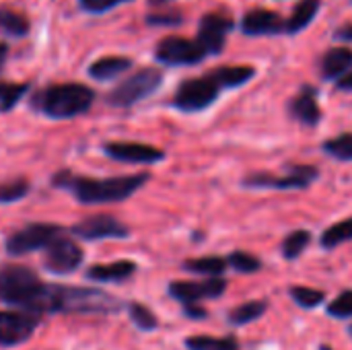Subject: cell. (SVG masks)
Returning <instances> with one entry per match:
<instances>
[{"label":"cell","instance_id":"cell-1","mask_svg":"<svg viewBox=\"0 0 352 350\" xmlns=\"http://www.w3.org/2000/svg\"><path fill=\"white\" fill-rule=\"evenodd\" d=\"M0 301L27 311H58V287L43 285L25 266L0 268Z\"/></svg>","mask_w":352,"mask_h":350},{"label":"cell","instance_id":"cell-2","mask_svg":"<svg viewBox=\"0 0 352 350\" xmlns=\"http://www.w3.org/2000/svg\"><path fill=\"white\" fill-rule=\"evenodd\" d=\"M148 175H128V177H111V179H89V177H74L70 173H62L56 177V186L70 190L80 202L85 204H103V202H120L132 196Z\"/></svg>","mask_w":352,"mask_h":350},{"label":"cell","instance_id":"cell-3","mask_svg":"<svg viewBox=\"0 0 352 350\" xmlns=\"http://www.w3.org/2000/svg\"><path fill=\"white\" fill-rule=\"evenodd\" d=\"M93 91L85 85H56L35 97L37 107L50 118H72L87 111L93 103Z\"/></svg>","mask_w":352,"mask_h":350},{"label":"cell","instance_id":"cell-4","mask_svg":"<svg viewBox=\"0 0 352 350\" xmlns=\"http://www.w3.org/2000/svg\"><path fill=\"white\" fill-rule=\"evenodd\" d=\"M161 78H163L161 70L142 68L109 93V103H113L118 107L134 105L136 101H140L146 95H151L153 91H157V87L161 85Z\"/></svg>","mask_w":352,"mask_h":350},{"label":"cell","instance_id":"cell-5","mask_svg":"<svg viewBox=\"0 0 352 350\" xmlns=\"http://www.w3.org/2000/svg\"><path fill=\"white\" fill-rule=\"evenodd\" d=\"M219 91H221V87L212 80L210 74H206L202 78H190L179 85L173 103L182 111H200L217 99Z\"/></svg>","mask_w":352,"mask_h":350},{"label":"cell","instance_id":"cell-6","mask_svg":"<svg viewBox=\"0 0 352 350\" xmlns=\"http://www.w3.org/2000/svg\"><path fill=\"white\" fill-rule=\"evenodd\" d=\"M60 227L56 225H45V223H37V225H27L25 229L12 233L6 241V252L10 256H23L41 248H47L58 235H60Z\"/></svg>","mask_w":352,"mask_h":350},{"label":"cell","instance_id":"cell-7","mask_svg":"<svg viewBox=\"0 0 352 350\" xmlns=\"http://www.w3.org/2000/svg\"><path fill=\"white\" fill-rule=\"evenodd\" d=\"M318 177V169L311 165H295L287 175H272V173H254L245 177L248 188H272V190H293L305 188Z\"/></svg>","mask_w":352,"mask_h":350},{"label":"cell","instance_id":"cell-8","mask_svg":"<svg viewBox=\"0 0 352 350\" xmlns=\"http://www.w3.org/2000/svg\"><path fill=\"white\" fill-rule=\"evenodd\" d=\"M82 262V250L66 239V237H56L47 248H45V268L52 272V274H68V272H74Z\"/></svg>","mask_w":352,"mask_h":350},{"label":"cell","instance_id":"cell-9","mask_svg":"<svg viewBox=\"0 0 352 350\" xmlns=\"http://www.w3.org/2000/svg\"><path fill=\"white\" fill-rule=\"evenodd\" d=\"M206 56L204 47L192 39H184V37H165L159 45H157V60L163 64H196Z\"/></svg>","mask_w":352,"mask_h":350},{"label":"cell","instance_id":"cell-10","mask_svg":"<svg viewBox=\"0 0 352 350\" xmlns=\"http://www.w3.org/2000/svg\"><path fill=\"white\" fill-rule=\"evenodd\" d=\"M39 320L31 314L0 311V347H14L27 342L37 330Z\"/></svg>","mask_w":352,"mask_h":350},{"label":"cell","instance_id":"cell-11","mask_svg":"<svg viewBox=\"0 0 352 350\" xmlns=\"http://www.w3.org/2000/svg\"><path fill=\"white\" fill-rule=\"evenodd\" d=\"M233 29V21L219 12H210L202 17L198 29V43L204 47L206 54H219L225 47L227 33Z\"/></svg>","mask_w":352,"mask_h":350},{"label":"cell","instance_id":"cell-12","mask_svg":"<svg viewBox=\"0 0 352 350\" xmlns=\"http://www.w3.org/2000/svg\"><path fill=\"white\" fill-rule=\"evenodd\" d=\"M72 233L82 237V239H89V241H95V239H109V237H128V229L126 225H122L118 219L109 217V215H95V217H89L80 223H76L72 227Z\"/></svg>","mask_w":352,"mask_h":350},{"label":"cell","instance_id":"cell-13","mask_svg":"<svg viewBox=\"0 0 352 350\" xmlns=\"http://www.w3.org/2000/svg\"><path fill=\"white\" fill-rule=\"evenodd\" d=\"M227 289V283L223 278H208L202 283H171L169 285V295L175 297L182 303H194L200 299H214L221 297Z\"/></svg>","mask_w":352,"mask_h":350},{"label":"cell","instance_id":"cell-14","mask_svg":"<svg viewBox=\"0 0 352 350\" xmlns=\"http://www.w3.org/2000/svg\"><path fill=\"white\" fill-rule=\"evenodd\" d=\"M105 153L126 163H155L165 157L163 151L140 142H109L105 144Z\"/></svg>","mask_w":352,"mask_h":350},{"label":"cell","instance_id":"cell-15","mask_svg":"<svg viewBox=\"0 0 352 350\" xmlns=\"http://www.w3.org/2000/svg\"><path fill=\"white\" fill-rule=\"evenodd\" d=\"M241 29L248 35H268V33H278L285 31V23L280 19V14L266 10V8H256L250 10L243 21H241Z\"/></svg>","mask_w":352,"mask_h":350},{"label":"cell","instance_id":"cell-16","mask_svg":"<svg viewBox=\"0 0 352 350\" xmlns=\"http://www.w3.org/2000/svg\"><path fill=\"white\" fill-rule=\"evenodd\" d=\"M291 113L307 124V126H316L320 120H322V111L318 107V101H316V91L311 87H305L291 103Z\"/></svg>","mask_w":352,"mask_h":350},{"label":"cell","instance_id":"cell-17","mask_svg":"<svg viewBox=\"0 0 352 350\" xmlns=\"http://www.w3.org/2000/svg\"><path fill=\"white\" fill-rule=\"evenodd\" d=\"M136 272V264L122 260V262H113V264H101V266H93L89 268L87 276L99 283H120L130 278Z\"/></svg>","mask_w":352,"mask_h":350},{"label":"cell","instance_id":"cell-18","mask_svg":"<svg viewBox=\"0 0 352 350\" xmlns=\"http://www.w3.org/2000/svg\"><path fill=\"white\" fill-rule=\"evenodd\" d=\"M352 68V50L349 47H332L322 58V74L326 78H336Z\"/></svg>","mask_w":352,"mask_h":350},{"label":"cell","instance_id":"cell-19","mask_svg":"<svg viewBox=\"0 0 352 350\" xmlns=\"http://www.w3.org/2000/svg\"><path fill=\"white\" fill-rule=\"evenodd\" d=\"M254 74H256V70H254L252 66H221V68H217V70L210 72L212 80H214L221 89L241 87V85L248 83Z\"/></svg>","mask_w":352,"mask_h":350},{"label":"cell","instance_id":"cell-20","mask_svg":"<svg viewBox=\"0 0 352 350\" xmlns=\"http://www.w3.org/2000/svg\"><path fill=\"white\" fill-rule=\"evenodd\" d=\"M318 10H320V0H303V2H299L295 6V10H293L291 19H287L285 31L293 35V33L305 29L311 23V19L316 17Z\"/></svg>","mask_w":352,"mask_h":350},{"label":"cell","instance_id":"cell-21","mask_svg":"<svg viewBox=\"0 0 352 350\" xmlns=\"http://www.w3.org/2000/svg\"><path fill=\"white\" fill-rule=\"evenodd\" d=\"M130 68V60L128 58H120V56H107L97 60L91 66V76L99 78V80H109L118 74H122L124 70Z\"/></svg>","mask_w":352,"mask_h":350},{"label":"cell","instance_id":"cell-22","mask_svg":"<svg viewBox=\"0 0 352 350\" xmlns=\"http://www.w3.org/2000/svg\"><path fill=\"white\" fill-rule=\"evenodd\" d=\"M264 314H266V303L264 301H250V303H243V305L235 307L229 314V322L235 324V326H245V324L262 318Z\"/></svg>","mask_w":352,"mask_h":350},{"label":"cell","instance_id":"cell-23","mask_svg":"<svg viewBox=\"0 0 352 350\" xmlns=\"http://www.w3.org/2000/svg\"><path fill=\"white\" fill-rule=\"evenodd\" d=\"M186 270L196 272V274H208V276H219L227 268V260L210 256V258H198V260H188L184 264Z\"/></svg>","mask_w":352,"mask_h":350},{"label":"cell","instance_id":"cell-24","mask_svg":"<svg viewBox=\"0 0 352 350\" xmlns=\"http://www.w3.org/2000/svg\"><path fill=\"white\" fill-rule=\"evenodd\" d=\"M352 239V217L346 221H340L336 225H332L324 235H322V245L332 250L340 243H346Z\"/></svg>","mask_w":352,"mask_h":350},{"label":"cell","instance_id":"cell-25","mask_svg":"<svg viewBox=\"0 0 352 350\" xmlns=\"http://www.w3.org/2000/svg\"><path fill=\"white\" fill-rule=\"evenodd\" d=\"M190 350H239L233 338H212V336H192L186 340Z\"/></svg>","mask_w":352,"mask_h":350},{"label":"cell","instance_id":"cell-26","mask_svg":"<svg viewBox=\"0 0 352 350\" xmlns=\"http://www.w3.org/2000/svg\"><path fill=\"white\" fill-rule=\"evenodd\" d=\"M0 29L6 31L8 35H25L29 31V23L25 21L23 14L14 12V10H8V8H0Z\"/></svg>","mask_w":352,"mask_h":350},{"label":"cell","instance_id":"cell-27","mask_svg":"<svg viewBox=\"0 0 352 350\" xmlns=\"http://www.w3.org/2000/svg\"><path fill=\"white\" fill-rule=\"evenodd\" d=\"M324 151L330 157H336L340 161H352V132L340 134L324 144Z\"/></svg>","mask_w":352,"mask_h":350},{"label":"cell","instance_id":"cell-28","mask_svg":"<svg viewBox=\"0 0 352 350\" xmlns=\"http://www.w3.org/2000/svg\"><path fill=\"white\" fill-rule=\"evenodd\" d=\"M309 241H311L309 231H295V233H291V235L285 239V243H283V254H285V258H287V260L299 258V256L303 254V250L309 245Z\"/></svg>","mask_w":352,"mask_h":350},{"label":"cell","instance_id":"cell-29","mask_svg":"<svg viewBox=\"0 0 352 350\" xmlns=\"http://www.w3.org/2000/svg\"><path fill=\"white\" fill-rule=\"evenodd\" d=\"M25 93H27V85L0 83V111L12 109Z\"/></svg>","mask_w":352,"mask_h":350},{"label":"cell","instance_id":"cell-30","mask_svg":"<svg viewBox=\"0 0 352 350\" xmlns=\"http://www.w3.org/2000/svg\"><path fill=\"white\" fill-rule=\"evenodd\" d=\"M291 297L305 309H314L316 305H320L324 301V293L316 291V289H307V287H293L291 289Z\"/></svg>","mask_w":352,"mask_h":350},{"label":"cell","instance_id":"cell-31","mask_svg":"<svg viewBox=\"0 0 352 350\" xmlns=\"http://www.w3.org/2000/svg\"><path fill=\"white\" fill-rule=\"evenodd\" d=\"M130 318H132V322H134L140 330H155V328L159 326L155 314H153L151 309H146L144 305H140V303H132V305H130Z\"/></svg>","mask_w":352,"mask_h":350},{"label":"cell","instance_id":"cell-32","mask_svg":"<svg viewBox=\"0 0 352 350\" xmlns=\"http://www.w3.org/2000/svg\"><path fill=\"white\" fill-rule=\"evenodd\" d=\"M229 264L235 268V270H239V272H245V274H250V272H256V270H260V260L256 258V256H250V254H245V252H235V254H231L229 256Z\"/></svg>","mask_w":352,"mask_h":350},{"label":"cell","instance_id":"cell-33","mask_svg":"<svg viewBox=\"0 0 352 350\" xmlns=\"http://www.w3.org/2000/svg\"><path fill=\"white\" fill-rule=\"evenodd\" d=\"M27 192H29V184L23 182V179L2 184V186H0V202H16V200H21Z\"/></svg>","mask_w":352,"mask_h":350},{"label":"cell","instance_id":"cell-34","mask_svg":"<svg viewBox=\"0 0 352 350\" xmlns=\"http://www.w3.org/2000/svg\"><path fill=\"white\" fill-rule=\"evenodd\" d=\"M328 314L334 318H352V291H344L328 307Z\"/></svg>","mask_w":352,"mask_h":350},{"label":"cell","instance_id":"cell-35","mask_svg":"<svg viewBox=\"0 0 352 350\" xmlns=\"http://www.w3.org/2000/svg\"><path fill=\"white\" fill-rule=\"evenodd\" d=\"M120 2H126V0H80L82 8H85V10H91V12L109 10V8H113L116 4H120Z\"/></svg>","mask_w":352,"mask_h":350},{"label":"cell","instance_id":"cell-36","mask_svg":"<svg viewBox=\"0 0 352 350\" xmlns=\"http://www.w3.org/2000/svg\"><path fill=\"white\" fill-rule=\"evenodd\" d=\"M186 316H190V318H206V311L192 305V303H186Z\"/></svg>","mask_w":352,"mask_h":350},{"label":"cell","instance_id":"cell-37","mask_svg":"<svg viewBox=\"0 0 352 350\" xmlns=\"http://www.w3.org/2000/svg\"><path fill=\"white\" fill-rule=\"evenodd\" d=\"M338 89H342V91H352V70H349V72L338 80Z\"/></svg>","mask_w":352,"mask_h":350},{"label":"cell","instance_id":"cell-38","mask_svg":"<svg viewBox=\"0 0 352 350\" xmlns=\"http://www.w3.org/2000/svg\"><path fill=\"white\" fill-rule=\"evenodd\" d=\"M336 37H338V39H352V25L340 27V29L336 31Z\"/></svg>","mask_w":352,"mask_h":350},{"label":"cell","instance_id":"cell-39","mask_svg":"<svg viewBox=\"0 0 352 350\" xmlns=\"http://www.w3.org/2000/svg\"><path fill=\"white\" fill-rule=\"evenodd\" d=\"M4 58H6V45L0 43V68H2V64H4Z\"/></svg>","mask_w":352,"mask_h":350},{"label":"cell","instance_id":"cell-40","mask_svg":"<svg viewBox=\"0 0 352 350\" xmlns=\"http://www.w3.org/2000/svg\"><path fill=\"white\" fill-rule=\"evenodd\" d=\"M153 4H163V2H169V0H151Z\"/></svg>","mask_w":352,"mask_h":350},{"label":"cell","instance_id":"cell-41","mask_svg":"<svg viewBox=\"0 0 352 350\" xmlns=\"http://www.w3.org/2000/svg\"><path fill=\"white\" fill-rule=\"evenodd\" d=\"M351 334H352V328H351Z\"/></svg>","mask_w":352,"mask_h":350}]
</instances>
